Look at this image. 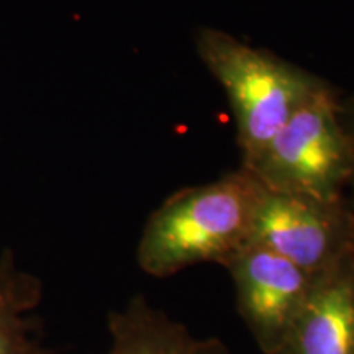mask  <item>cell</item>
Instances as JSON below:
<instances>
[{
  "label": "cell",
  "instance_id": "obj_5",
  "mask_svg": "<svg viewBox=\"0 0 354 354\" xmlns=\"http://www.w3.org/2000/svg\"><path fill=\"white\" fill-rule=\"evenodd\" d=\"M246 328L264 354H277L315 276L258 245H246L223 266Z\"/></svg>",
  "mask_w": 354,
  "mask_h": 354
},
{
  "label": "cell",
  "instance_id": "obj_8",
  "mask_svg": "<svg viewBox=\"0 0 354 354\" xmlns=\"http://www.w3.org/2000/svg\"><path fill=\"white\" fill-rule=\"evenodd\" d=\"M43 300V284L21 271L13 251L0 254V354H55L44 344L43 320L35 310Z\"/></svg>",
  "mask_w": 354,
  "mask_h": 354
},
{
  "label": "cell",
  "instance_id": "obj_6",
  "mask_svg": "<svg viewBox=\"0 0 354 354\" xmlns=\"http://www.w3.org/2000/svg\"><path fill=\"white\" fill-rule=\"evenodd\" d=\"M277 354H354V251L317 274Z\"/></svg>",
  "mask_w": 354,
  "mask_h": 354
},
{
  "label": "cell",
  "instance_id": "obj_3",
  "mask_svg": "<svg viewBox=\"0 0 354 354\" xmlns=\"http://www.w3.org/2000/svg\"><path fill=\"white\" fill-rule=\"evenodd\" d=\"M331 86L300 107L250 165L241 166L272 192L318 201H343L354 172V154Z\"/></svg>",
  "mask_w": 354,
  "mask_h": 354
},
{
  "label": "cell",
  "instance_id": "obj_9",
  "mask_svg": "<svg viewBox=\"0 0 354 354\" xmlns=\"http://www.w3.org/2000/svg\"><path fill=\"white\" fill-rule=\"evenodd\" d=\"M339 118H342V125L346 131L349 141H351V148L354 154V94L346 97V99L339 100ZM348 202L354 212V172L351 184L348 189Z\"/></svg>",
  "mask_w": 354,
  "mask_h": 354
},
{
  "label": "cell",
  "instance_id": "obj_2",
  "mask_svg": "<svg viewBox=\"0 0 354 354\" xmlns=\"http://www.w3.org/2000/svg\"><path fill=\"white\" fill-rule=\"evenodd\" d=\"M196 50L232 105L241 166L250 165L292 115L330 86L284 57L216 28L198 30Z\"/></svg>",
  "mask_w": 354,
  "mask_h": 354
},
{
  "label": "cell",
  "instance_id": "obj_1",
  "mask_svg": "<svg viewBox=\"0 0 354 354\" xmlns=\"http://www.w3.org/2000/svg\"><path fill=\"white\" fill-rule=\"evenodd\" d=\"M263 192L241 166L214 183L177 190L146 220L136 248L141 271L162 279L201 263L225 266L250 245Z\"/></svg>",
  "mask_w": 354,
  "mask_h": 354
},
{
  "label": "cell",
  "instance_id": "obj_4",
  "mask_svg": "<svg viewBox=\"0 0 354 354\" xmlns=\"http://www.w3.org/2000/svg\"><path fill=\"white\" fill-rule=\"evenodd\" d=\"M250 245L263 246L313 276L354 251V212L348 198H318L264 189Z\"/></svg>",
  "mask_w": 354,
  "mask_h": 354
},
{
  "label": "cell",
  "instance_id": "obj_7",
  "mask_svg": "<svg viewBox=\"0 0 354 354\" xmlns=\"http://www.w3.org/2000/svg\"><path fill=\"white\" fill-rule=\"evenodd\" d=\"M107 328L110 348L105 354H230L220 338H198L140 294L125 308L109 313Z\"/></svg>",
  "mask_w": 354,
  "mask_h": 354
}]
</instances>
